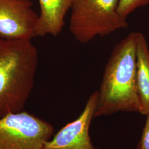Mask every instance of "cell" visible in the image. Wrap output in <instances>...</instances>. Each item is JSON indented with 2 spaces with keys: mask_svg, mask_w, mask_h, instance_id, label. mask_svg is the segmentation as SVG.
Returning <instances> with one entry per match:
<instances>
[{
  "mask_svg": "<svg viewBox=\"0 0 149 149\" xmlns=\"http://www.w3.org/2000/svg\"><path fill=\"white\" fill-rule=\"evenodd\" d=\"M95 118L119 112L141 113L136 81V32L114 47L105 66Z\"/></svg>",
  "mask_w": 149,
  "mask_h": 149,
  "instance_id": "6da1fadb",
  "label": "cell"
},
{
  "mask_svg": "<svg viewBox=\"0 0 149 149\" xmlns=\"http://www.w3.org/2000/svg\"><path fill=\"white\" fill-rule=\"evenodd\" d=\"M37 48L31 40L0 38V118L23 111L33 88Z\"/></svg>",
  "mask_w": 149,
  "mask_h": 149,
  "instance_id": "7a4b0ae2",
  "label": "cell"
},
{
  "mask_svg": "<svg viewBox=\"0 0 149 149\" xmlns=\"http://www.w3.org/2000/svg\"><path fill=\"white\" fill-rule=\"evenodd\" d=\"M119 0H72L70 31L82 44L105 37L128 27L127 19L118 12Z\"/></svg>",
  "mask_w": 149,
  "mask_h": 149,
  "instance_id": "3957f363",
  "label": "cell"
},
{
  "mask_svg": "<svg viewBox=\"0 0 149 149\" xmlns=\"http://www.w3.org/2000/svg\"><path fill=\"white\" fill-rule=\"evenodd\" d=\"M49 123L26 111L0 118V149H43L53 136Z\"/></svg>",
  "mask_w": 149,
  "mask_h": 149,
  "instance_id": "277c9868",
  "label": "cell"
},
{
  "mask_svg": "<svg viewBox=\"0 0 149 149\" xmlns=\"http://www.w3.org/2000/svg\"><path fill=\"white\" fill-rule=\"evenodd\" d=\"M30 0H0V38L32 40L39 15Z\"/></svg>",
  "mask_w": 149,
  "mask_h": 149,
  "instance_id": "5b68a950",
  "label": "cell"
},
{
  "mask_svg": "<svg viewBox=\"0 0 149 149\" xmlns=\"http://www.w3.org/2000/svg\"><path fill=\"white\" fill-rule=\"evenodd\" d=\"M98 95V91L92 93L80 116L54 135L53 138L45 144L43 149H99L92 144L90 135Z\"/></svg>",
  "mask_w": 149,
  "mask_h": 149,
  "instance_id": "8992f818",
  "label": "cell"
},
{
  "mask_svg": "<svg viewBox=\"0 0 149 149\" xmlns=\"http://www.w3.org/2000/svg\"><path fill=\"white\" fill-rule=\"evenodd\" d=\"M40 7L36 27L37 37L58 36L65 25V18L71 7L72 0H38Z\"/></svg>",
  "mask_w": 149,
  "mask_h": 149,
  "instance_id": "52a82bcc",
  "label": "cell"
},
{
  "mask_svg": "<svg viewBox=\"0 0 149 149\" xmlns=\"http://www.w3.org/2000/svg\"><path fill=\"white\" fill-rule=\"evenodd\" d=\"M136 81L140 114H149V48L144 34L136 32Z\"/></svg>",
  "mask_w": 149,
  "mask_h": 149,
  "instance_id": "ba28073f",
  "label": "cell"
},
{
  "mask_svg": "<svg viewBox=\"0 0 149 149\" xmlns=\"http://www.w3.org/2000/svg\"><path fill=\"white\" fill-rule=\"evenodd\" d=\"M149 3V0H119L118 12L123 17L127 19L128 16L137 8Z\"/></svg>",
  "mask_w": 149,
  "mask_h": 149,
  "instance_id": "9c48e42d",
  "label": "cell"
},
{
  "mask_svg": "<svg viewBox=\"0 0 149 149\" xmlns=\"http://www.w3.org/2000/svg\"><path fill=\"white\" fill-rule=\"evenodd\" d=\"M146 116V121L136 149H149V114Z\"/></svg>",
  "mask_w": 149,
  "mask_h": 149,
  "instance_id": "30bf717a",
  "label": "cell"
}]
</instances>
